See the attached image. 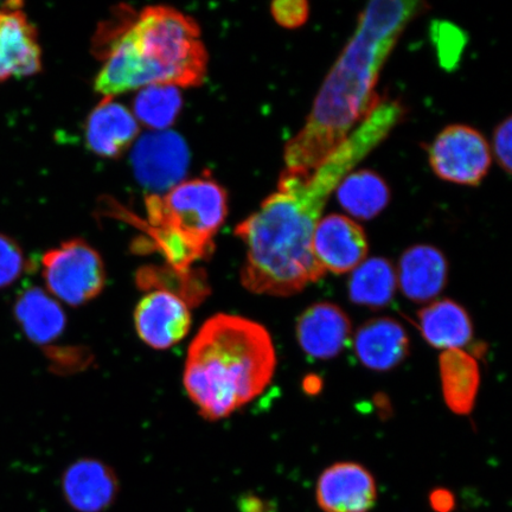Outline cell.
I'll return each instance as SVG.
<instances>
[{
	"label": "cell",
	"instance_id": "cell-3",
	"mask_svg": "<svg viewBox=\"0 0 512 512\" xmlns=\"http://www.w3.org/2000/svg\"><path fill=\"white\" fill-rule=\"evenodd\" d=\"M102 41L104 66L95 91L104 99L150 86L196 87L206 78L208 53L194 19L168 6H150L113 24Z\"/></svg>",
	"mask_w": 512,
	"mask_h": 512
},
{
	"label": "cell",
	"instance_id": "cell-10",
	"mask_svg": "<svg viewBox=\"0 0 512 512\" xmlns=\"http://www.w3.org/2000/svg\"><path fill=\"white\" fill-rule=\"evenodd\" d=\"M316 499L323 512H370L377 502L376 480L363 465H331L318 478Z\"/></svg>",
	"mask_w": 512,
	"mask_h": 512
},
{
	"label": "cell",
	"instance_id": "cell-20",
	"mask_svg": "<svg viewBox=\"0 0 512 512\" xmlns=\"http://www.w3.org/2000/svg\"><path fill=\"white\" fill-rule=\"evenodd\" d=\"M439 368L447 407L459 415L471 413L480 383L475 358L460 349L446 350L440 355Z\"/></svg>",
	"mask_w": 512,
	"mask_h": 512
},
{
	"label": "cell",
	"instance_id": "cell-12",
	"mask_svg": "<svg viewBox=\"0 0 512 512\" xmlns=\"http://www.w3.org/2000/svg\"><path fill=\"white\" fill-rule=\"evenodd\" d=\"M350 319L341 307L317 303L298 318L296 335L300 348L315 360L328 361L341 354L351 337Z\"/></svg>",
	"mask_w": 512,
	"mask_h": 512
},
{
	"label": "cell",
	"instance_id": "cell-13",
	"mask_svg": "<svg viewBox=\"0 0 512 512\" xmlns=\"http://www.w3.org/2000/svg\"><path fill=\"white\" fill-rule=\"evenodd\" d=\"M37 32L19 9L0 10V82L41 72Z\"/></svg>",
	"mask_w": 512,
	"mask_h": 512
},
{
	"label": "cell",
	"instance_id": "cell-1",
	"mask_svg": "<svg viewBox=\"0 0 512 512\" xmlns=\"http://www.w3.org/2000/svg\"><path fill=\"white\" fill-rule=\"evenodd\" d=\"M407 113L382 98L347 140L315 171L284 170L278 191L235 229L245 243L241 283L249 292L290 297L326 274L312 252L313 233L339 183L387 139Z\"/></svg>",
	"mask_w": 512,
	"mask_h": 512
},
{
	"label": "cell",
	"instance_id": "cell-5",
	"mask_svg": "<svg viewBox=\"0 0 512 512\" xmlns=\"http://www.w3.org/2000/svg\"><path fill=\"white\" fill-rule=\"evenodd\" d=\"M146 230L172 270L188 272L208 258L228 214L226 190L213 178L181 182L145 201Z\"/></svg>",
	"mask_w": 512,
	"mask_h": 512
},
{
	"label": "cell",
	"instance_id": "cell-9",
	"mask_svg": "<svg viewBox=\"0 0 512 512\" xmlns=\"http://www.w3.org/2000/svg\"><path fill=\"white\" fill-rule=\"evenodd\" d=\"M367 234L350 217L331 214L319 220L312 238V252L325 272L349 273L367 259Z\"/></svg>",
	"mask_w": 512,
	"mask_h": 512
},
{
	"label": "cell",
	"instance_id": "cell-19",
	"mask_svg": "<svg viewBox=\"0 0 512 512\" xmlns=\"http://www.w3.org/2000/svg\"><path fill=\"white\" fill-rule=\"evenodd\" d=\"M422 336L440 350H462L472 341L473 326L469 313L452 300L444 299L419 312Z\"/></svg>",
	"mask_w": 512,
	"mask_h": 512
},
{
	"label": "cell",
	"instance_id": "cell-11",
	"mask_svg": "<svg viewBox=\"0 0 512 512\" xmlns=\"http://www.w3.org/2000/svg\"><path fill=\"white\" fill-rule=\"evenodd\" d=\"M189 164V152L175 133H156L140 140L133 166L140 183L155 191H168L179 184Z\"/></svg>",
	"mask_w": 512,
	"mask_h": 512
},
{
	"label": "cell",
	"instance_id": "cell-26",
	"mask_svg": "<svg viewBox=\"0 0 512 512\" xmlns=\"http://www.w3.org/2000/svg\"><path fill=\"white\" fill-rule=\"evenodd\" d=\"M512 119L508 117L496 127L494 133V155L504 172L511 174L512 168Z\"/></svg>",
	"mask_w": 512,
	"mask_h": 512
},
{
	"label": "cell",
	"instance_id": "cell-18",
	"mask_svg": "<svg viewBox=\"0 0 512 512\" xmlns=\"http://www.w3.org/2000/svg\"><path fill=\"white\" fill-rule=\"evenodd\" d=\"M15 317L30 341L40 345L56 341L67 326L59 300L41 287H30L19 294Z\"/></svg>",
	"mask_w": 512,
	"mask_h": 512
},
{
	"label": "cell",
	"instance_id": "cell-24",
	"mask_svg": "<svg viewBox=\"0 0 512 512\" xmlns=\"http://www.w3.org/2000/svg\"><path fill=\"white\" fill-rule=\"evenodd\" d=\"M25 268V258L21 247L0 234V288L16 283Z\"/></svg>",
	"mask_w": 512,
	"mask_h": 512
},
{
	"label": "cell",
	"instance_id": "cell-4",
	"mask_svg": "<svg viewBox=\"0 0 512 512\" xmlns=\"http://www.w3.org/2000/svg\"><path fill=\"white\" fill-rule=\"evenodd\" d=\"M277 367L272 338L259 323L220 313L189 347L183 383L202 418H228L271 383Z\"/></svg>",
	"mask_w": 512,
	"mask_h": 512
},
{
	"label": "cell",
	"instance_id": "cell-6",
	"mask_svg": "<svg viewBox=\"0 0 512 512\" xmlns=\"http://www.w3.org/2000/svg\"><path fill=\"white\" fill-rule=\"evenodd\" d=\"M42 273L51 296L69 306L92 302L106 286L104 260L81 239L63 242L44 254Z\"/></svg>",
	"mask_w": 512,
	"mask_h": 512
},
{
	"label": "cell",
	"instance_id": "cell-15",
	"mask_svg": "<svg viewBox=\"0 0 512 512\" xmlns=\"http://www.w3.org/2000/svg\"><path fill=\"white\" fill-rule=\"evenodd\" d=\"M448 265L445 255L430 245H416L401 255L398 284L408 299L427 303L444 290Z\"/></svg>",
	"mask_w": 512,
	"mask_h": 512
},
{
	"label": "cell",
	"instance_id": "cell-8",
	"mask_svg": "<svg viewBox=\"0 0 512 512\" xmlns=\"http://www.w3.org/2000/svg\"><path fill=\"white\" fill-rule=\"evenodd\" d=\"M192 317L182 297L166 290H151L134 310L140 339L155 350H168L188 336Z\"/></svg>",
	"mask_w": 512,
	"mask_h": 512
},
{
	"label": "cell",
	"instance_id": "cell-21",
	"mask_svg": "<svg viewBox=\"0 0 512 512\" xmlns=\"http://www.w3.org/2000/svg\"><path fill=\"white\" fill-rule=\"evenodd\" d=\"M337 200L347 213L357 220H373L390 202V189L386 181L371 170L350 172L337 189Z\"/></svg>",
	"mask_w": 512,
	"mask_h": 512
},
{
	"label": "cell",
	"instance_id": "cell-25",
	"mask_svg": "<svg viewBox=\"0 0 512 512\" xmlns=\"http://www.w3.org/2000/svg\"><path fill=\"white\" fill-rule=\"evenodd\" d=\"M271 14L281 27L298 29L310 16V5L304 0H278L271 6Z\"/></svg>",
	"mask_w": 512,
	"mask_h": 512
},
{
	"label": "cell",
	"instance_id": "cell-28",
	"mask_svg": "<svg viewBox=\"0 0 512 512\" xmlns=\"http://www.w3.org/2000/svg\"><path fill=\"white\" fill-rule=\"evenodd\" d=\"M431 504L437 512H450L454 508V498L450 492L437 491L431 497Z\"/></svg>",
	"mask_w": 512,
	"mask_h": 512
},
{
	"label": "cell",
	"instance_id": "cell-27",
	"mask_svg": "<svg viewBox=\"0 0 512 512\" xmlns=\"http://www.w3.org/2000/svg\"><path fill=\"white\" fill-rule=\"evenodd\" d=\"M239 508L241 512H274L271 504L253 495L242 496L239 501Z\"/></svg>",
	"mask_w": 512,
	"mask_h": 512
},
{
	"label": "cell",
	"instance_id": "cell-22",
	"mask_svg": "<svg viewBox=\"0 0 512 512\" xmlns=\"http://www.w3.org/2000/svg\"><path fill=\"white\" fill-rule=\"evenodd\" d=\"M396 286L398 277L392 262L376 256L364 260L352 271L349 297L354 304L379 309L392 302Z\"/></svg>",
	"mask_w": 512,
	"mask_h": 512
},
{
	"label": "cell",
	"instance_id": "cell-7",
	"mask_svg": "<svg viewBox=\"0 0 512 512\" xmlns=\"http://www.w3.org/2000/svg\"><path fill=\"white\" fill-rule=\"evenodd\" d=\"M428 160L443 181L477 187L488 175L492 152L488 140L476 128L450 125L428 146Z\"/></svg>",
	"mask_w": 512,
	"mask_h": 512
},
{
	"label": "cell",
	"instance_id": "cell-2",
	"mask_svg": "<svg viewBox=\"0 0 512 512\" xmlns=\"http://www.w3.org/2000/svg\"><path fill=\"white\" fill-rule=\"evenodd\" d=\"M424 2L376 0L358 16L354 35L320 87L305 125L285 145L286 170L315 171L379 105L384 64Z\"/></svg>",
	"mask_w": 512,
	"mask_h": 512
},
{
	"label": "cell",
	"instance_id": "cell-23",
	"mask_svg": "<svg viewBox=\"0 0 512 512\" xmlns=\"http://www.w3.org/2000/svg\"><path fill=\"white\" fill-rule=\"evenodd\" d=\"M183 105L182 94L174 86L140 89L134 100V118L152 130L162 131L175 123Z\"/></svg>",
	"mask_w": 512,
	"mask_h": 512
},
{
	"label": "cell",
	"instance_id": "cell-16",
	"mask_svg": "<svg viewBox=\"0 0 512 512\" xmlns=\"http://www.w3.org/2000/svg\"><path fill=\"white\" fill-rule=\"evenodd\" d=\"M139 125L134 115L114 99H102L86 123V142L95 155L117 158L136 140Z\"/></svg>",
	"mask_w": 512,
	"mask_h": 512
},
{
	"label": "cell",
	"instance_id": "cell-17",
	"mask_svg": "<svg viewBox=\"0 0 512 512\" xmlns=\"http://www.w3.org/2000/svg\"><path fill=\"white\" fill-rule=\"evenodd\" d=\"M355 352L364 367L388 371L406 360L409 338L403 326L390 318L369 320L357 330Z\"/></svg>",
	"mask_w": 512,
	"mask_h": 512
},
{
	"label": "cell",
	"instance_id": "cell-14",
	"mask_svg": "<svg viewBox=\"0 0 512 512\" xmlns=\"http://www.w3.org/2000/svg\"><path fill=\"white\" fill-rule=\"evenodd\" d=\"M62 489L75 511L102 512L117 498L119 482L110 466L100 460L83 458L64 472Z\"/></svg>",
	"mask_w": 512,
	"mask_h": 512
}]
</instances>
